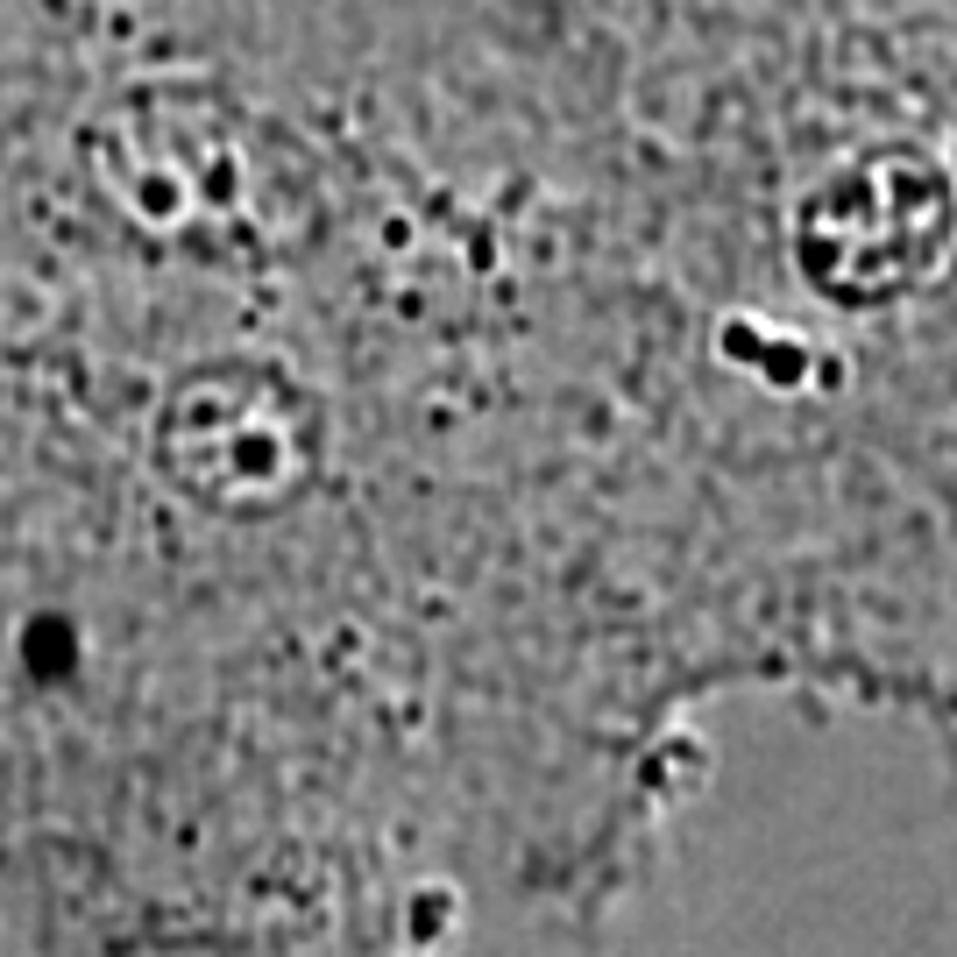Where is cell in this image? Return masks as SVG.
Instances as JSON below:
<instances>
[{"instance_id":"6da1fadb","label":"cell","mask_w":957,"mask_h":957,"mask_svg":"<svg viewBox=\"0 0 957 957\" xmlns=\"http://www.w3.org/2000/svg\"><path fill=\"white\" fill-rule=\"evenodd\" d=\"M164 468L213 511H277L319 468V405L263 362H220L178 383L164 412Z\"/></svg>"}]
</instances>
